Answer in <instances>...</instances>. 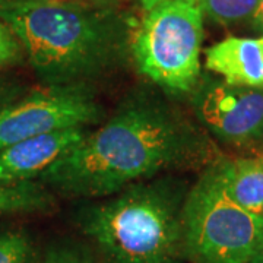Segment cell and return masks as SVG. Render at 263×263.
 Instances as JSON below:
<instances>
[{"mask_svg":"<svg viewBox=\"0 0 263 263\" xmlns=\"http://www.w3.org/2000/svg\"><path fill=\"white\" fill-rule=\"evenodd\" d=\"M200 151L187 122L162 104L141 101L86 133L40 177L67 196H107L181 167Z\"/></svg>","mask_w":263,"mask_h":263,"instance_id":"obj_1","label":"cell"},{"mask_svg":"<svg viewBox=\"0 0 263 263\" xmlns=\"http://www.w3.org/2000/svg\"><path fill=\"white\" fill-rule=\"evenodd\" d=\"M8 24L41 79L82 84L111 65L123 41L120 21L107 10L70 0H0Z\"/></svg>","mask_w":263,"mask_h":263,"instance_id":"obj_2","label":"cell"},{"mask_svg":"<svg viewBox=\"0 0 263 263\" xmlns=\"http://www.w3.org/2000/svg\"><path fill=\"white\" fill-rule=\"evenodd\" d=\"M186 195L177 180L135 183L85 212V234L108 263H181Z\"/></svg>","mask_w":263,"mask_h":263,"instance_id":"obj_3","label":"cell"},{"mask_svg":"<svg viewBox=\"0 0 263 263\" xmlns=\"http://www.w3.org/2000/svg\"><path fill=\"white\" fill-rule=\"evenodd\" d=\"M183 241L195 263H250L263 243V216L227 195L214 165L186 195Z\"/></svg>","mask_w":263,"mask_h":263,"instance_id":"obj_4","label":"cell"},{"mask_svg":"<svg viewBox=\"0 0 263 263\" xmlns=\"http://www.w3.org/2000/svg\"><path fill=\"white\" fill-rule=\"evenodd\" d=\"M203 12L197 0H167L146 12L132 53L142 73L171 92H189L200 73Z\"/></svg>","mask_w":263,"mask_h":263,"instance_id":"obj_5","label":"cell"},{"mask_svg":"<svg viewBox=\"0 0 263 263\" xmlns=\"http://www.w3.org/2000/svg\"><path fill=\"white\" fill-rule=\"evenodd\" d=\"M98 119L100 107L86 85H50L0 107V151L51 132L84 129Z\"/></svg>","mask_w":263,"mask_h":263,"instance_id":"obj_6","label":"cell"},{"mask_svg":"<svg viewBox=\"0 0 263 263\" xmlns=\"http://www.w3.org/2000/svg\"><path fill=\"white\" fill-rule=\"evenodd\" d=\"M199 119L221 141L246 145L263 135V88L215 82L196 100Z\"/></svg>","mask_w":263,"mask_h":263,"instance_id":"obj_7","label":"cell"},{"mask_svg":"<svg viewBox=\"0 0 263 263\" xmlns=\"http://www.w3.org/2000/svg\"><path fill=\"white\" fill-rule=\"evenodd\" d=\"M84 129H66L13 143L0 151V184L32 181L85 138Z\"/></svg>","mask_w":263,"mask_h":263,"instance_id":"obj_8","label":"cell"},{"mask_svg":"<svg viewBox=\"0 0 263 263\" xmlns=\"http://www.w3.org/2000/svg\"><path fill=\"white\" fill-rule=\"evenodd\" d=\"M205 57L208 69L227 84L263 88V35L228 37L206 48Z\"/></svg>","mask_w":263,"mask_h":263,"instance_id":"obj_9","label":"cell"},{"mask_svg":"<svg viewBox=\"0 0 263 263\" xmlns=\"http://www.w3.org/2000/svg\"><path fill=\"white\" fill-rule=\"evenodd\" d=\"M227 195L238 206L263 216V157H245L215 164Z\"/></svg>","mask_w":263,"mask_h":263,"instance_id":"obj_10","label":"cell"},{"mask_svg":"<svg viewBox=\"0 0 263 263\" xmlns=\"http://www.w3.org/2000/svg\"><path fill=\"white\" fill-rule=\"evenodd\" d=\"M53 206V195L34 181L0 184V214L43 212Z\"/></svg>","mask_w":263,"mask_h":263,"instance_id":"obj_11","label":"cell"},{"mask_svg":"<svg viewBox=\"0 0 263 263\" xmlns=\"http://www.w3.org/2000/svg\"><path fill=\"white\" fill-rule=\"evenodd\" d=\"M211 21L219 25H234L253 18L260 0H197Z\"/></svg>","mask_w":263,"mask_h":263,"instance_id":"obj_12","label":"cell"},{"mask_svg":"<svg viewBox=\"0 0 263 263\" xmlns=\"http://www.w3.org/2000/svg\"><path fill=\"white\" fill-rule=\"evenodd\" d=\"M31 245L27 237L18 233L0 235V263H28Z\"/></svg>","mask_w":263,"mask_h":263,"instance_id":"obj_13","label":"cell"},{"mask_svg":"<svg viewBox=\"0 0 263 263\" xmlns=\"http://www.w3.org/2000/svg\"><path fill=\"white\" fill-rule=\"evenodd\" d=\"M44 263H95V260L81 246L60 245L50 249Z\"/></svg>","mask_w":263,"mask_h":263,"instance_id":"obj_14","label":"cell"},{"mask_svg":"<svg viewBox=\"0 0 263 263\" xmlns=\"http://www.w3.org/2000/svg\"><path fill=\"white\" fill-rule=\"evenodd\" d=\"M22 46L13 31L0 19V67L15 63L21 57Z\"/></svg>","mask_w":263,"mask_h":263,"instance_id":"obj_15","label":"cell"},{"mask_svg":"<svg viewBox=\"0 0 263 263\" xmlns=\"http://www.w3.org/2000/svg\"><path fill=\"white\" fill-rule=\"evenodd\" d=\"M252 21V25L253 28H256L259 32H263V0L259 2L257 5V9L254 12L253 18L250 19Z\"/></svg>","mask_w":263,"mask_h":263,"instance_id":"obj_16","label":"cell"},{"mask_svg":"<svg viewBox=\"0 0 263 263\" xmlns=\"http://www.w3.org/2000/svg\"><path fill=\"white\" fill-rule=\"evenodd\" d=\"M164 2H167V0H141L142 8H143V10H146V12L152 9V8H155L157 5L164 3Z\"/></svg>","mask_w":263,"mask_h":263,"instance_id":"obj_17","label":"cell"},{"mask_svg":"<svg viewBox=\"0 0 263 263\" xmlns=\"http://www.w3.org/2000/svg\"><path fill=\"white\" fill-rule=\"evenodd\" d=\"M250 263H263V243L259 247V250L256 252V254L253 256V259L250 260Z\"/></svg>","mask_w":263,"mask_h":263,"instance_id":"obj_18","label":"cell"},{"mask_svg":"<svg viewBox=\"0 0 263 263\" xmlns=\"http://www.w3.org/2000/svg\"><path fill=\"white\" fill-rule=\"evenodd\" d=\"M6 95H8L6 89H5L3 86H0V107H3V105H2V103L6 100Z\"/></svg>","mask_w":263,"mask_h":263,"instance_id":"obj_19","label":"cell"}]
</instances>
